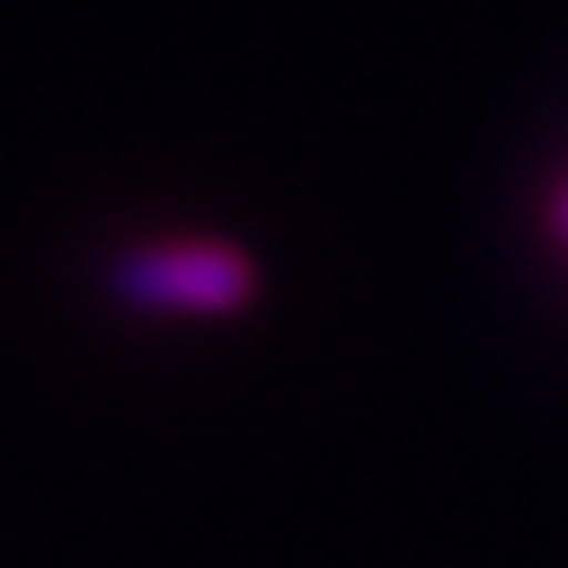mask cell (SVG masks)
<instances>
[{
  "mask_svg": "<svg viewBox=\"0 0 568 568\" xmlns=\"http://www.w3.org/2000/svg\"><path fill=\"white\" fill-rule=\"evenodd\" d=\"M105 287L116 304L139 315L215 321L254 304L260 271L243 248L215 243V237H155V243L122 248L105 271Z\"/></svg>",
  "mask_w": 568,
  "mask_h": 568,
  "instance_id": "6da1fadb",
  "label": "cell"
},
{
  "mask_svg": "<svg viewBox=\"0 0 568 568\" xmlns=\"http://www.w3.org/2000/svg\"><path fill=\"white\" fill-rule=\"evenodd\" d=\"M541 221H547V237L568 248V172L558 178V189L547 193V210H541Z\"/></svg>",
  "mask_w": 568,
  "mask_h": 568,
  "instance_id": "7a4b0ae2",
  "label": "cell"
}]
</instances>
